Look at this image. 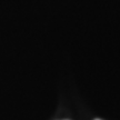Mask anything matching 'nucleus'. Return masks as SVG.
<instances>
[{
  "instance_id": "nucleus-1",
  "label": "nucleus",
  "mask_w": 120,
  "mask_h": 120,
  "mask_svg": "<svg viewBox=\"0 0 120 120\" xmlns=\"http://www.w3.org/2000/svg\"><path fill=\"white\" fill-rule=\"evenodd\" d=\"M96 120H99V119H96Z\"/></svg>"
}]
</instances>
